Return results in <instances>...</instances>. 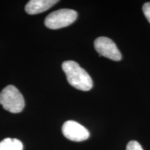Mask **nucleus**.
Returning a JSON list of instances; mask_svg holds the SVG:
<instances>
[{"label":"nucleus","instance_id":"f257e3e1","mask_svg":"<svg viewBox=\"0 0 150 150\" xmlns=\"http://www.w3.org/2000/svg\"><path fill=\"white\" fill-rule=\"evenodd\" d=\"M62 68L65 73L69 83L75 88L82 91H88L93 88V83L91 76L76 62H63Z\"/></svg>","mask_w":150,"mask_h":150},{"label":"nucleus","instance_id":"f03ea898","mask_svg":"<svg viewBox=\"0 0 150 150\" xmlns=\"http://www.w3.org/2000/svg\"><path fill=\"white\" fill-rule=\"evenodd\" d=\"M0 104L4 109L12 113L22 111L24 107V99L16 86L9 85L4 88L0 93Z\"/></svg>","mask_w":150,"mask_h":150},{"label":"nucleus","instance_id":"7ed1b4c3","mask_svg":"<svg viewBox=\"0 0 150 150\" xmlns=\"http://www.w3.org/2000/svg\"><path fill=\"white\" fill-rule=\"evenodd\" d=\"M76 11L63 8L52 12L46 17L45 24L49 29H59L72 24L77 18Z\"/></svg>","mask_w":150,"mask_h":150},{"label":"nucleus","instance_id":"20e7f679","mask_svg":"<svg viewBox=\"0 0 150 150\" xmlns=\"http://www.w3.org/2000/svg\"><path fill=\"white\" fill-rule=\"evenodd\" d=\"M95 50L100 56H104L112 61L122 59V54L115 43L106 37H99L94 42Z\"/></svg>","mask_w":150,"mask_h":150},{"label":"nucleus","instance_id":"39448f33","mask_svg":"<svg viewBox=\"0 0 150 150\" xmlns=\"http://www.w3.org/2000/svg\"><path fill=\"white\" fill-rule=\"evenodd\" d=\"M62 132L65 138L74 142L84 141L90 136V133L87 129L73 120H68L63 124Z\"/></svg>","mask_w":150,"mask_h":150},{"label":"nucleus","instance_id":"423d86ee","mask_svg":"<svg viewBox=\"0 0 150 150\" xmlns=\"http://www.w3.org/2000/svg\"><path fill=\"white\" fill-rule=\"evenodd\" d=\"M57 0H31L25 6V11L29 15L39 14L51 8Z\"/></svg>","mask_w":150,"mask_h":150},{"label":"nucleus","instance_id":"0eeeda50","mask_svg":"<svg viewBox=\"0 0 150 150\" xmlns=\"http://www.w3.org/2000/svg\"><path fill=\"white\" fill-rule=\"evenodd\" d=\"M0 150H23V145L18 139L7 138L0 141Z\"/></svg>","mask_w":150,"mask_h":150},{"label":"nucleus","instance_id":"6e6552de","mask_svg":"<svg viewBox=\"0 0 150 150\" xmlns=\"http://www.w3.org/2000/svg\"><path fill=\"white\" fill-rule=\"evenodd\" d=\"M126 150H143L142 146L136 140H131L127 144Z\"/></svg>","mask_w":150,"mask_h":150},{"label":"nucleus","instance_id":"1a4fd4ad","mask_svg":"<svg viewBox=\"0 0 150 150\" xmlns=\"http://www.w3.org/2000/svg\"><path fill=\"white\" fill-rule=\"evenodd\" d=\"M142 11H143L144 15L145 18L150 23V2H147L142 6Z\"/></svg>","mask_w":150,"mask_h":150}]
</instances>
